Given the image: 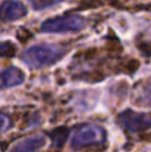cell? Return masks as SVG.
<instances>
[{
  "label": "cell",
  "mask_w": 151,
  "mask_h": 152,
  "mask_svg": "<svg viewBox=\"0 0 151 152\" xmlns=\"http://www.w3.org/2000/svg\"><path fill=\"white\" fill-rule=\"evenodd\" d=\"M64 50L59 46H33L28 50L22 53V61L34 68H42L55 64L58 59H61Z\"/></svg>",
  "instance_id": "1"
},
{
  "label": "cell",
  "mask_w": 151,
  "mask_h": 152,
  "mask_svg": "<svg viewBox=\"0 0 151 152\" xmlns=\"http://www.w3.org/2000/svg\"><path fill=\"white\" fill-rule=\"evenodd\" d=\"M85 27V19L77 15L50 18L42 24L43 33H77Z\"/></svg>",
  "instance_id": "2"
},
{
  "label": "cell",
  "mask_w": 151,
  "mask_h": 152,
  "mask_svg": "<svg viewBox=\"0 0 151 152\" xmlns=\"http://www.w3.org/2000/svg\"><path fill=\"white\" fill-rule=\"evenodd\" d=\"M104 140V130L98 126L86 124L79 127L71 136V146L73 148H83L88 145L101 143Z\"/></svg>",
  "instance_id": "3"
},
{
  "label": "cell",
  "mask_w": 151,
  "mask_h": 152,
  "mask_svg": "<svg viewBox=\"0 0 151 152\" xmlns=\"http://www.w3.org/2000/svg\"><path fill=\"white\" fill-rule=\"evenodd\" d=\"M119 123L129 132L138 133L151 127V112H133L123 111L119 115Z\"/></svg>",
  "instance_id": "4"
},
{
  "label": "cell",
  "mask_w": 151,
  "mask_h": 152,
  "mask_svg": "<svg viewBox=\"0 0 151 152\" xmlns=\"http://www.w3.org/2000/svg\"><path fill=\"white\" fill-rule=\"evenodd\" d=\"M25 6L16 0H4L1 3V19L4 22L16 21L25 15Z\"/></svg>",
  "instance_id": "5"
},
{
  "label": "cell",
  "mask_w": 151,
  "mask_h": 152,
  "mask_svg": "<svg viewBox=\"0 0 151 152\" xmlns=\"http://www.w3.org/2000/svg\"><path fill=\"white\" fill-rule=\"evenodd\" d=\"M45 137L43 136H30L24 140H21L19 143H16L10 152H36L45 145Z\"/></svg>",
  "instance_id": "6"
},
{
  "label": "cell",
  "mask_w": 151,
  "mask_h": 152,
  "mask_svg": "<svg viewBox=\"0 0 151 152\" xmlns=\"http://www.w3.org/2000/svg\"><path fill=\"white\" fill-rule=\"evenodd\" d=\"M21 83H24V74L18 68L10 66L1 72V87L3 89L13 87V86H18Z\"/></svg>",
  "instance_id": "7"
},
{
  "label": "cell",
  "mask_w": 151,
  "mask_h": 152,
  "mask_svg": "<svg viewBox=\"0 0 151 152\" xmlns=\"http://www.w3.org/2000/svg\"><path fill=\"white\" fill-rule=\"evenodd\" d=\"M133 99L138 105H151V80L139 83L135 87Z\"/></svg>",
  "instance_id": "8"
},
{
  "label": "cell",
  "mask_w": 151,
  "mask_h": 152,
  "mask_svg": "<svg viewBox=\"0 0 151 152\" xmlns=\"http://www.w3.org/2000/svg\"><path fill=\"white\" fill-rule=\"evenodd\" d=\"M59 1H62V0H30L31 6H33L34 9H37V10L46 9V7L53 6V4H56V3H59Z\"/></svg>",
  "instance_id": "9"
},
{
  "label": "cell",
  "mask_w": 151,
  "mask_h": 152,
  "mask_svg": "<svg viewBox=\"0 0 151 152\" xmlns=\"http://www.w3.org/2000/svg\"><path fill=\"white\" fill-rule=\"evenodd\" d=\"M1 124H3L1 132L4 133V132L7 130V127H9V123H7V117H6V114H1Z\"/></svg>",
  "instance_id": "10"
}]
</instances>
